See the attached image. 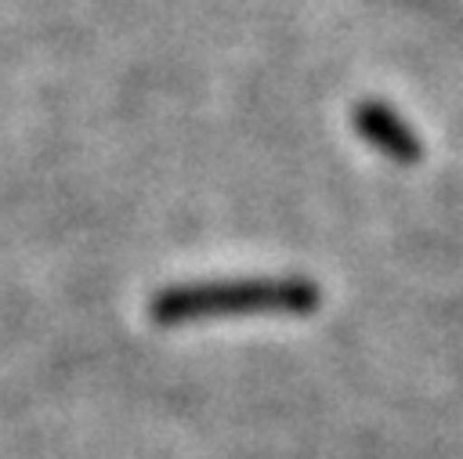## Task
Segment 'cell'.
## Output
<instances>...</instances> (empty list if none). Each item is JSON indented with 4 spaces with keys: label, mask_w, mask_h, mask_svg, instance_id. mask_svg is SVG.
Here are the masks:
<instances>
[{
    "label": "cell",
    "mask_w": 463,
    "mask_h": 459,
    "mask_svg": "<svg viewBox=\"0 0 463 459\" xmlns=\"http://www.w3.org/2000/svg\"><path fill=\"white\" fill-rule=\"evenodd\" d=\"M322 304V289L304 275L279 278H235V282H188L156 293L152 318L159 325H184L206 318H250V314H282L304 318Z\"/></svg>",
    "instance_id": "6da1fadb"
},
{
    "label": "cell",
    "mask_w": 463,
    "mask_h": 459,
    "mask_svg": "<svg viewBox=\"0 0 463 459\" xmlns=\"http://www.w3.org/2000/svg\"><path fill=\"white\" fill-rule=\"evenodd\" d=\"M351 119H354L358 137L365 145H373L376 152H383L387 159H394V163H416L423 155V145H420L416 130L387 101L365 98V101L354 105V116Z\"/></svg>",
    "instance_id": "7a4b0ae2"
}]
</instances>
